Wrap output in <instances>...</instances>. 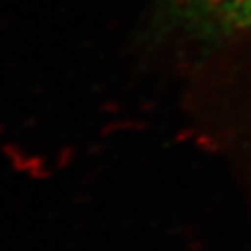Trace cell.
Masks as SVG:
<instances>
[{
  "label": "cell",
  "mask_w": 251,
  "mask_h": 251,
  "mask_svg": "<svg viewBox=\"0 0 251 251\" xmlns=\"http://www.w3.org/2000/svg\"><path fill=\"white\" fill-rule=\"evenodd\" d=\"M170 15L201 37L251 34V0H168Z\"/></svg>",
  "instance_id": "obj_1"
}]
</instances>
